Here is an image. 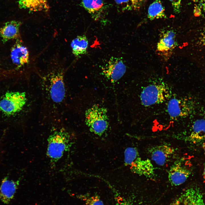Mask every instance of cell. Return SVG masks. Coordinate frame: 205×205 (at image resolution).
<instances>
[{"label": "cell", "mask_w": 205, "mask_h": 205, "mask_svg": "<svg viewBox=\"0 0 205 205\" xmlns=\"http://www.w3.org/2000/svg\"><path fill=\"white\" fill-rule=\"evenodd\" d=\"M161 34L157 45V50L162 56L168 58L178 45L176 33L173 30H169Z\"/></svg>", "instance_id": "cell-12"}, {"label": "cell", "mask_w": 205, "mask_h": 205, "mask_svg": "<svg viewBox=\"0 0 205 205\" xmlns=\"http://www.w3.org/2000/svg\"><path fill=\"white\" fill-rule=\"evenodd\" d=\"M79 198L84 202L85 205H104L102 201L97 195L92 196L87 194L80 195Z\"/></svg>", "instance_id": "cell-23"}, {"label": "cell", "mask_w": 205, "mask_h": 205, "mask_svg": "<svg viewBox=\"0 0 205 205\" xmlns=\"http://www.w3.org/2000/svg\"><path fill=\"white\" fill-rule=\"evenodd\" d=\"M19 181L9 179H3L0 185V200L5 204H9L14 197L18 188Z\"/></svg>", "instance_id": "cell-16"}, {"label": "cell", "mask_w": 205, "mask_h": 205, "mask_svg": "<svg viewBox=\"0 0 205 205\" xmlns=\"http://www.w3.org/2000/svg\"><path fill=\"white\" fill-rule=\"evenodd\" d=\"M81 1L82 6L95 20H102L105 17L108 6L103 0Z\"/></svg>", "instance_id": "cell-13"}, {"label": "cell", "mask_w": 205, "mask_h": 205, "mask_svg": "<svg viewBox=\"0 0 205 205\" xmlns=\"http://www.w3.org/2000/svg\"><path fill=\"white\" fill-rule=\"evenodd\" d=\"M145 0H131L132 9L138 10L142 6Z\"/></svg>", "instance_id": "cell-27"}, {"label": "cell", "mask_w": 205, "mask_h": 205, "mask_svg": "<svg viewBox=\"0 0 205 205\" xmlns=\"http://www.w3.org/2000/svg\"><path fill=\"white\" fill-rule=\"evenodd\" d=\"M138 154L139 152L136 148L133 147L127 148L124 152L125 165L129 166Z\"/></svg>", "instance_id": "cell-22"}, {"label": "cell", "mask_w": 205, "mask_h": 205, "mask_svg": "<svg viewBox=\"0 0 205 205\" xmlns=\"http://www.w3.org/2000/svg\"><path fill=\"white\" fill-rule=\"evenodd\" d=\"M147 17L151 20L167 18L165 8L161 0H155L149 5L148 9Z\"/></svg>", "instance_id": "cell-21"}, {"label": "cell", "mask_w": 205, "mask_h": 205, "mask_svg": "<svg viewBox=\"0 0 205 205\" xmlns=\"http://www.w3.org/2000/svg\"><path fill=\"white\" fill-rule=\"evenodd\" d=\"M131 171L139 175L153 179L155 175L154 168L151 160L143 159L138 154L129 166Z\"/></svg>", "instance_id": "cell-14"}, {"label": "cell", "mask_w": 205, "mask_h": 205, "mask_svg": "<svg viewBox=\"0 0 205 205\" xmlns=\"http://www.w3.org/2000/svg\"><path fill=\"white\" fill-rule=\"evenodd\" d=\"M40 86L43 107L47 114L54 118L61 112L66 103L67 92L63 72L51 73L43 78Z\"/></svg>", "instance_id": "cell-1"}, {"label": "cell", "mask_w": 205, "mask_h": 205, "mask_svg": "<svg viewBox=\"0 0 205 205\" xmlns=\"http://www.w3.org/2000/svg\"><path fill=\"white\" fill-rule=\"evenodd\" d=\"M170 205H205V204L200 189L193 186L184 191Z\"/></svg>", "instance_id": "cell-11"}, {"label": "cell", "mask_w": 205, "mask_h": 205, "mask_svg": "<svg viewBox=\"0 0 205 205\" xmlns=\"http://www.w3.org/2000/svg\"><path fill=\"white\" fill-rule=\"evenodd\" d=\"M116 4L122 11L132 9L131 0H114Z\"/></svg>", "instance_id": "cell-25"}, {"label": "cell", "mask_w": 205, "mask_h": 205, "mask_svg": "<svg viewBox=\"0 0 205 205\" xmlns=\"http://www.w3.org/2000/svg\"><path fill=\"white\" fill-rule=\"evenodd\" d=\"M185 140L191 143L199 144L205 140V120H197L194 123L189 135Z\"/></svg>", "instance_id": "cell-18"}, {"label": "cell", "mask_w": 205, "mask_h": 205, "mask_svg": "<svg viewBox=\"0 0 205 205\" xmlns=\"http://www.w3.org/2000/svg\"><path fill=\"white\" fill-rule=\"evenodd\" d=\"M191 173L182 159L175 161L170 167L168 175L169 180L173 185L177 186L184 183Z\"/></svg>", "instance_id": "cell-9"}, {"label": "cell", "mask_w": 205, "mask_h": 205, "mask_svg": "<svg viewBox=\"0 0 205 205\" xmlns=\"http://www.w3.org/2000/svg\"><path fill=\"white\" fill-rule=\"evenodd\" d=\"M48 139L47 154L53 163L60 159L72 144L70 134L63 128L54 132Z\"/></svg>", "instance_id": "cell-2"}, {"label": "cell", "mask_w": 205, "mask_h": 205, "mask_svg": "<svg viewBox=\"0 0 205 205\" xmlns=\"http://www.w3.org/2000/svg\"><path fill=\"white\" fill-rule=\"evenodd\" d=\"M85 123L91 132L99 136L107 130L109 126L107 110L106 108L95 104L85 112Z\"/></svg>", "instance_id": "cell-4"}, {"label": "cell", "mask_w": 205, "mask_h": 205, "mask_svg": "<svg viewBox=\"0 0 205 205\" xmlns=\"http://www.w3.org/2000/svg\"><path fill=\"white\" fill-rule=\"evenodd\" d=\"M192 106L190 102L184 98H173L169 101L167 110L169 115L173 118H184L190 113Z\"/></svg>", "instance_id": "cell-8"}, {"label": "cell", "mask_w": 205, "mask_h": 205, "mask_svg": "<svg viewBox=\"0 0 205 205\" xmlns=\"http://www.w3.org/2000/svg\"><path fill=\"white\" fill-rule=\"evenodd\" d=\"M10 56L13 63L17 68H20L29 62L28 49L19 39L12 47Z\"/></svg>", "instance_id": "cell-15"}, {"label": "cell", "mask_w": 205, "mask_h": 205, "mask_svg": "<svg viewBox=\"0 0 205 205\" xmlns=\"http://www.w3.org/2000/svg\"><path fill=\"white\" fill-rule=\"evenodd\" d=\"M115 205H131L120 196L115 198Z\"/></svg>", "instance_id": "cell-28"}, {"label": "cell", "mask_w": 205, "mask_h": 205, "mask_svg": "<svg viewBox=\"0 0 205 205\" xmlns=\"http://www.w3.org/2000/svg\"><path fill=\"white\" fill-rule=\"evenodd\" d=\"M171 3L174 12L176 14L179 13L181 11L182 0H169Z\"/></svg>", "instance_id": "cell-26"}, {"label": "cell", "mask_w": 205, "mask_h": 205, "mask_svg": "<svg viewBox=\"0 0 205 205\" xmlns=\"http://www.w3.org/2000/svg\"><path fill=\"white\" fill-rule=\"evenodd\" d=\"M21 24V22L15 20L6 22L0 28V36L2 41L4 43L12 39H19Z\"/></svg>", "instance_id": "cell-17"}, {"label": "cell", "mask_w": 205, "mask_h": 205, "mask_svg": "<svg viewBox=\"0 0 205 205\" xmlns=\"http://www.w3.org/2000/svg\"><path fill=\"white\" fill-rule=\"evenodd\" d=\"M20 8L30 11H47L49 8L48 0H17Z\"/></svg>", "instance_id": "cell-19"}, {"label": "cell", "mask_w": 205, "mask_h": 205, "mask_svg": "<svg viewBox=\"0 0 205 205\" xmlns=\"http://www.w3.org/2000/svg\"><path fill=\"white\" fill-rule=\"evenodd\" d=\"M87 38L85 35L77 36L71 41V46L73 54L76 57L86 54L88 46Z\"/></svg>", "instance_id": "cell-20"}, {"label": "cell", "mask_w": 205, "mask_h": 205, "mask_svg": "<svg viewBox=\"0 0 205 205\" xmlns=\"http://www.w3.org/2000/svg\"><path fill=\"white\" fill-rule=\"evenodd\" d=\"M190 55L194 65L205 71V22L191 30Z\"/></svg>", "instance_id": "cell-3"}, {"label": "cell", "mask_w": 205, "mask_h": 205, "mask_svg": "<svg viewBox=\"0 0 205 205\" xmlns=\"http://www.w3.org/2000/svg\"><path fill=\"white\" fill-rule=\"evenodd\" d=\"M171 91L164 83L151 84L145 87L140 95L142 104L145 106L161 103L170 97Z\"/></svg>", "instance_id": "cell-6"}, {"label": "cell", "mask_w": 205, "mask_h": 205, "mask_svg": "<svg viewBox=\"0 0 205 205\" xmlns=\"http://www.w3.org/2000/svg\"><path fill=\"white\" fill-rule=\"evenodd\" d=\"M126 67L121 58L112 57L102 68L101 73L107 79L114 83L125 73Z\"/></svg>", "instance_id": "cell-7"}, {"label": "cell", "mask_w": 205, "mask_h": 205, "mask_svg": "<svg viewBox=\"0 0 205 205\" xmlns=\"http://www.w3.org/2000/svg\"><path fill=\"white\" fill-rule=\"evenodd\" d=\"M147 151L152 160L160 166L167 162L175 153L174 148L166 144L151 146Z\"/></svg>", "instance_id": "cell-10"}, {"label": "cell", "mask_w": 205, "mask_h": 205, "mask_svg": "<svg viewBox=\"0 0 205 205\" xmlns=\"http://www.w3.org/2000/svg\"><path fill=\"white\" fill-rule=\"evenodd\" d=\"M194 4V14L196 16H205V0H193Z\"/></svg>", "instance_id": "cell-24"}, {"label": "cell", "mask_w": 205, "mask_h": 205, "mask_svg": "<svg viewBox=\"0 0 205 205\" xmlns=\"http://www.w3.org/2000/svg\"><path fill=\"white\" fill-rule=\"evenodd\" d=\"M203 178L204 180V182H205V165L204 167V171L203 172Z\"/></svg>", "instance_id": "cell-29"}, {"label": "cell", "mask_w": 205, "mask_h": 205, "mask_svg": "<svg viewBox=\"0 0 205 205\" xmlns=\"http://www.w3.org/2000/svg\"><path fill=\"white\" fill-rule=\"evenodd\" d=\"M204 114H205V111H204Z\"/></svg>", "instance_id": "cell-30"}, {"label": "cell", "mask_w": 205, "mask_h": 205, "mask_svg": "<svg viewBox=\"0 0 205 205\" xmlns=\"http://www.w3.org/2000/svg\"><path fill=\"white\" fill-rule=\"evenodd\" d=\"M27 98L25 92L7 91L0 99V111L6 116L16 115L25 107Z\"/></svg>", "instance_id": "cell-5"}]
</instances>
